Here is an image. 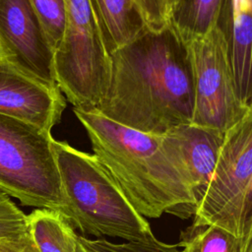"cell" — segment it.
Masks as SVG:
<instances>
[{
  "instance_id": "1",
  "label": "cell",
  "mask_w": 252,
  "mask_h": 252,
  "mask_svg": "<svg viewBox=\"0 0 252 252\" xmlns=\"http://www.w3.org/2000/svg\"><path fill=\"white\" fill-rule=\"evenodd\" d=\"M105 91L94 111L138 131L163 135L191 123L194 83L187 43L166 24L147 28L109 54Z\"/></svg>"
},
{
  "instance_id": "2",
  "label": "cell",
  "mask_w": 252,
  "mask_h": 252,
  "mask_svg": "<svg viewBox=\"0 0 252 252\" xmlns=\"http://www.w3.org/2000/svg\"><path fill=\"white\" fill-rule=\"evenodd\" d=\"M85 128L94 155L118 182L144 218L163 214L187 219L197 198L187 178L161 147L160 136L138 131L94 110L73 108Z\"/></svg>"
},
{
  "instance_id": "3",
  "label": "cell",
  "mask_w": 252,
  "mask_h": 252,
  "mask_svg": "<svg viewBox=\"0 0 252 252\" xmlns=\"http://www.w3.org/2000/svg\"><path fill=\"white\" fill-rule=\"evenodd\" d=\"M64 198L63 216L83 234L140 241L153 233L150 222L127 199L118 182L93 154L53 139Z\"/></svg>"
},
{
  "instance_id": "4",
  "label": "cell",
  "mask_w": 252,
  "mask_h": 252,
  "mask_svg": "<svg viewBox=\"0 0 252 252\" xmlns=\"http://www.w3.org/2000/svg\"><path fill=\"white\" fill-rule=\"evenodd\" d=\"M193 217V225H218L239 239L241 252H252V111L224 132Z\"/></svg>"
},
{
  "instance_id": "5",
  "label": "cell",
  "mask_w": 252,
  "mask_h": 252,
  "mask_svg": "<svg viewBox=\"0 0 252 252\" xmlns=\"http://www.w3.org/2000/svg\"><path fill=\"white\" fill-rule=\"evenodd\" d=\"M51 132L0 114V191L23 205L64 213Z\"/></svg>"
},
{
  "instance_id": "6",
  "label": "cell",
  "mask_w": 252,
  "mask_h": 252,
  "mask_svg": "<svg viewBox=\"0 0 252 252\" xmlns=\"http://www.w3.org/2000/svg\"><path fill=\"white\" fill-rule=\"evenodd\" d=\"M55 81L73 108L93 110L108 81L109 54L91 0H65V25L54 51Z\"/></svg>"
},
{
  "instance_id": "7",
  "label": "cell",
  "mask_w": 252,
  "mask_h": 252,
  "mask_svg": "<svg viewBox=\"0 0 252 252\" xmlns=\"http://www.w3.org/2000/svg\"><path fill=\"white\" fill-rule=\"evenodd\" d=\"M187 46L194 83L191 123L224 133L252 111L238 97L227 37L216 26Z\"/></svg>"
},
{
  "instance_id": "8",
  "label": "cell",
  "mask_w": 252,
  "mask_h": 252,
  "mask_svg": "<svg viewBox=\"0 0 252 252\" xmlns=\"http://www.w3.org/2000/svg\"><path fill=\"white\" fill-rule=\"evenodd\" d=\"M54 52L30 0H0V59L50 85H57Z\"/></svg>"
},
{
  "instance_id": "9",
  "label": "cell",
  "mask_w": 252,
  "mask_h": 252,
  "mask_svg": "<svg viewBox=\"0 0 252 252\" xmlns=\"http://www.w3.org/2000/svg\"><path fill=\"white\" fill-rule=\"evenodd\" d=\"M66 108L57 85L32 77L0 59V114L51 132Z\"/></svg>"
},
{
  "instance_id": "10",
  "label": "cell",
  "mask_w": 252,
  "mask_h": 252,
  "mask_svg": "<svg viewBox=\"0 0 252 252\" xmlns=\"http://www.w3.org/2000/svg\"><path fill=\"white\" fill-rule=\"evenodd\" d=\"M224 133L186 123L160 136L163 151L187 178L197 201L215 169Z\"/></svg>"
},
{
  "instance_id": "11",
  "label": "cell",
  "mask_w": 252,
  "mask_h": 252,
  "mask_svg": "<svg viewBox=\"0 0 252 252\" xmlns=\"http://www.w3.org/2000/svg\"><path fill=\"white\" fill-rule=\"evenodd\" d=\"M227 40L238 97L251 106L252 0H231Z\"/></svg>"
},
{
  "instance_id": "12",
  "label": "cell",
  "mask_w": 252,
  "mask_h": 252,
  "mask_svg": "<svg viewBox=\"0 0 252 252\" xmlns=\"http://www.w3.org/2000/svg\"><path fill=\"white\" fill-rule=\"evenodd\" d=\"M230 6L231 0H176L167 13V24L186 43L216 26L227 37Z\"/></svg>"
},
{
  "instance_id": "13",
  "label": "cell",
  "mask_w": 252,
  "mask_h": 252,
  "mask_svg": "<svg viewBox=\"0 0 252 252\" xmlns=\"http://www.w3.org/2000/svg\"><path fill=\"white\" fill-rule=\"evenodd\" d=\"M95 10L108 54L147 29L134 0H91Z\"/></svg>"
},
{
  "instance_id": "14",
  "label": "cell",
  "mask_w": 252,
  "mask_h": 252,
  "mask_svg": "<svg viewBox=\"0 0 252 252\" xmlns=\"http://www.w3.org/2000/svg\"><path fill=\"white\" fill-rule=\"evenodd\" d=\"M28 222L39 252H76L79 235L60 212L37 208L28 215Z\"/></svg>"
},
{
  "instance_id": "15",
  "label": "cell",
  "mask_w": 252,
  "mask_h": 252,
  "mask_svg": "<svg viewBox=\"0 0 252 252\" xmlns=\"http://www.w3.org/2000/svg\"><path fill=\"white\" fill-rule=\"evenodd\" d=\"M178 252H241L239 239L218 225H189L181 231ZM179 249V248H178Z\"/></svg>"
},
{
  "instance_id": "16",
  "label": "cell",
  "mask_w": 252,
  "mask_h": 252,
  "mask_svg": "<svg viewBox=\"0 0 252 252\" xmlns=\"http://www.w3.org/2000/svg\"><path fill=\"white\" fill-rule=\"evenodd\" d=\"M53 52L58 47L65 25V0H30Z\"/></svg>"
},
{
  "instance_id": "17",
  "label": "cell",
  "mask_w": 252,
  "mask_h": 252,
  "mask_svg": "<svg viewBox=\"0 0 252 252\" xmlns=\"http://www.w3.org/2000/svg\"><path fill=\"white\" fill-rule=\"evenodd\" d=\"M29 230L28 215L7 194L0 191V239L17 237Z\"/></svg>"
},
{
  "instance_id": "18",
  "label": "cell",
  "mask_w": 252,
  "mask_h": 252,
  "mask_svg": "<svg viewBox=\"0 0 252 252\" xmlns=\"http://www.w3.org/2000/svg\"><path fill=\"white\" fill-rule=\"evenodd\" d=\"M147 28L158 30L167 24L166 10L162 0H134Z\"/></svg>"
},
{
  "instance_id": "19",
  "label": "cell",
  "mask_w": 252,
  "mask_h": 252,
  "mask_svg": "<svg viewBox=\"0 0 252 252\" xmlns=\"http://www.w3.org/2000/svg\"><path fill=\"white\" fill-rule=\"evenodd\" d=\"M0 252H39V250L29 230L17 237L1 238Z\"/></svg>"
},
{
  "instance_id": "20",
  "label": "cell",
  "mask_w": 252,
  "mask_h": 252,
  "mask_svg": "<svg viewBox=\"0 0 252 252\" xmlns=\"http://www.w3.org/2000/svg\"><path fill=\"white\" fill-rule=\"evenodd\" d=\"M76 252H94L93 250H91L90 248H88L86 245H84L80 239H79V243L77 245V249H76Z\"/></svg>"
},
{
  "instance_id": "21",
  "label": "cell",
  "mask_w": 252,
  "mask_h": 252,
  "mask_svg": "<svg viewBox=\"0 0 252 252\" xmlns=\"http://www.w3.org/2000/svg\"><path fill=\"white\" fill-rule=\"evenodd\" d=\"M163 1V4H164V7H165V10H166V15L169 11V9L172 7V5L175 3L176 0H162Z\"/></svg>"
}]
</instances>
